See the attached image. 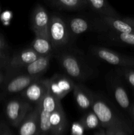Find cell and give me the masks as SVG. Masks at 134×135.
I'll return each instance as SVG.
<instances>
[{"label":"cell","mask_w":134,"mask_h":135,"mask_svg":"<svg viewBox=\"0 0 134 135\" xmlns=\"http://www.w3.org/2000/svg\"><path fill=\"white\" fill-rule=\"evenodd\" d=\"M91 108L99 120L101 126L105 130L116 129H120L127 133L129 132V128L126 123L120 119L104 101L93 98Z\"/></svg>","instance_id":"obj_1"},{"label":"cell","mask_w":134,"mask_h":135,"mask_svg":"<svg viewBox=\"0 0 134 135\" xmlns=\"http://www.w3.org/2000/svg\"><path fill=\"white\" fill-rule=\"evenodd\" d=\"M69 30L65 22L60 17L53 15L50 18L48 34L53 47L65 45L69 39Z\"/></svg>","instance_id":"obj_2"},{"label":"cell","mask_w":134,"mask_h":135,"mask_svg":"<svg viewBox=\"0 0 134 135\" xmlns=\"http://www.w3.org/2000/svg\"><path fill=\"white\" fill-rule=\"evenodd\" d=\"M92 52L100 59L113 65L125 67V69L134 68V58L121 55L118 53L102 47H94Z\"/></svg>","instance_id":"obj_3"},{"label":"cell","mask_w":134,"mask_h":135,"mask_svg":"<svg viewBox=\"0 0 134 135\" xmlns=\"http://www.w3.org/2000/svg\"><path fill=\"white\" fill-rule=\"evenodd\" d=\"M31 109L32 107L28 102L13 100L7 104V117L12 125L18 127L31 112Z\"/></svg>","instance_id":"obj_4"},{"label":"cell","mask_w":134,"mask_h":135,"mask_svg":"<svg viewBox=\"0 0 134 135\" xmlns=\"http://www.w3.org/2000/svg\"><path fill=\"white\" fill-rule=\"evenodd\" d=\"M47 89L57 100H62L74 90L75 84L69 78L60 75H55L52 78L46 79Z\"/></svg>","instance_id":"obj_5"},{"label":"cell","mask_w":134,"mask_h":135,"mask_svg":"<svg viewBox=\"0 0 134 135\" xmlns=\"http://www.w3.org/2000/svg\"><path fill=\"white\" fill-rule=\"evenodd\" d=\"M57 59L64 71L71 78L76 80H84L87 75L78 59L74 55L67 54H60Z\"/></svg>","instance_id":"obj_6"},{"label":"cell","mask_w":134,"mask_h":135,"mask_svg":"<svg viewBox=\"0 0 134 135\" xmlns=\"http://www.w3.org/2000/svg\"><path fill=\"white\" fill-rule=\"evenodd\" d=\"M49 20L48 13L43 7L38 5L34 8L32 14L31 22L32 29L35 36H41L49 38Z\"/></svg>","instance_id":"obj_7"},{"label":"cell","mask_w":134,"mask_h":135,"mask_svg":"<svg viewBox=\"0 0 134 135\" xmlns=\"http://www.w3.org/2000/svg\"><path fill=\"white\" fill-rule=\"evenodd\" d=\"M47 90L46 79L39 80L32 83L22 92V96L27 102L39 104Z\"/></svg>","instance_id":"obj_8"},{"label":"cell","mask_w":134,"mask_h":135,"mask_svg":"<svg viewBox=\"0 0 134 135\" xmlns=\"http://www.w3.org/2000/svg\"><path fill=\"white\" fill-rule=\"evenodd\" d=\"M39 133V115L38 107L32 110L20 123L19 135H38Z\"/></svg>","instance_id":"obj_9"},{"label":"cell","mask_w":134,"mask_h":135,"mask_svg":"<svg viewBox=\"0 0 134 135\" xmlns=\"http://www.w3.org/2000/svg\"><path fill=\"white\" fill-rule=\"evenodd\" d=\"M99 21L104 26L110 28L114 32L126 33V34H134V28L120 17H100Z\"/></svg>","instance_id":"obj_10"},{"label":"cell","mask_w":134,"mask_h":135,"mask_svg":"<svg viewBox=\"0 0 134 135\" xmlns=\"http://www.w3.org/2000/svg\"><path fill=\"white\" fill-rule=\"evenodd\" d=\"M50 133L52 135H62L66 125V118L60 105L50 116Z\"/></svg>","instance_id":"obj_11"},{"label":"cell","mask_w":134,"mask_h":135,"mask_svg":"<svg viewBox=\"0 0 134 135\" xmlns=\"http://www.w3.org/2000/svg\"><path fill=\"white\" fill-rule=\"evenodd\" d=\"M39 55L37 54L31 47L22 50L18 54L15 55L11 61V66L13 68H22L26 67L28 65L38 59Z\"/></svg>","instance_id":"obj_12"},{"label":"cell","mask_w":134,"mask_h":135,"mask_svg":"<svg viewBox=\"0 0 134 135\" xmlns=\"http://www.w3.org/2000/svg\"><path fill=\"white\" fill-rule=\"evenodd\" d=\"M73 92L75 100L81 109L86 110L91 108L94 97L87 89L80 84H75Z\"/></svg>","instance_id":"obj_13"},{"label":"cell","mask_w":134,"mask_h":135,"mask_svg":"<svg viewBox=\"0 0 134 135\" xmlns=\"http://www.w3.org/2000/svg\"><path fill=\"white\" fill-rule=\"evenodd\" d=\"M39 77L22 75L14 78L11 80L7 86V90L10 93H17L24 90L32 83L39 80Z\"/></svg>","instance_id":"obj_14"},{"label":"cell","mask_w":134,"mask_h":135,"mask_svg":"<svg viewBox=\"0 0 134 135\" xmlns=\"http://www.w3.org/2000/svg\"><path fill=\"white\" fill-rule=\"evenodd\" d=\"M87 7L101 17H119L112 7L105 0H86Z\"/></svg>","instance_id":"obj_15"},{"label":"cell","mask_w":134,"mask_h":135,"mask_svg":"<svg viewBox=\"0 0 134 135\" xmlns=\"http://www.w3.org/2000/svg\"><path fill=\"white\" fill-rule=\"evenodd\" d=\"M51 57L52 54L45 55V56H40L31 64L26 66L25 67L26 75L39 77L41 75H42L48 68Z\"/></svg>","instance_id":"obj_16"},{"label":"cell","mask_w":134,"mask_h":135,"mask_svg":"<svg viewBox=\"0 0 134 135\" xmlns=\"http://www.w3.org/2000/svg\"><path fill=\"white\" fill-rule=\"evenodd\" d=\"M50 6L60 10L78 11L87 7L86 0H52L48 1Z\"/></svg>","instance_id":"obj_17"},{"label":"cell","mask_w":134,"mask_h":135,"mask_svg":"<svg viewBox=\"0 0 134 135\" xmlns=\"http://www.w3.org/2000/svg\"><path fill=\"white\" fill-rule=\"evenodd\" d=\"M31 48L39 56H45L51 54L54 47L49 38L41 36H35L32 42Z\"/></svg>","instance_id":"obj_18"},{"label":"cell","mask_w":134,"mask_h":135,"mask_svg":"<svg viewBox=\"0 0 134 135\" xmlns=\"http://www.w3.org/2000/svg\"><path fill=\"white\" fill-rule=\"evenodd\" d=\"M61 104H60V100H57L55 96H53L51 92L47 89L45 95L42 99L41 102L37 105V106L42 110L52 113Z\"/></svg>","instance_id":"obj_19"},{"label":"cell","mask_w":134,"mask_h":135,"mask_svg":"<svg viewBox=\"0 0 134 135\" xmlns=\"http://www.w3.org/2000/svg\"><path fill=\"white\" fill-rule=\"evenodd\" d=\"M90 27L89 22L80 17H75L70 20L68 30L74 35H79L88 30Z\"/></svg>","instance_id":"obj_20"},{"label":"cell","mask_w":134,"mask_h":135,"mask_svg":"<svg viewBox=\"0 0 134 135\" xmlns=\"http://www.w3.org/2000/svg\"><path fill=\"white\" fill-rule=\"evenodd\" d=\"M114 95L116 101L121 108L124 109H128L130 108V99L126 90L122 86H115L114 88Z\"/></svg>","instance_id":"obj_21"},{"label":"cell","mask_w":134,"mask_h":135,"mask_svg":"<svg viewBox=\"0 0 134 135\" xmlns=\"http://www.w3.org/2000/svg\"><path fill=\"white\" fill-rule=\"evenodd\" d=\"M80 123L82 125L84 129L86 130L95 129L101 126L99 120L93 112H89L84 115L80 119Z\"/></svg>","instance_id":"obj_22"},{"label":"cell","mask_w":134,"mask_h":135,"mask_svg":"<svg viewBox=\"0 0 134 135\" xmlns=\"http://www.w3.org/2000/svg\"><path fill=\"white\" fill-rule=\"evenodd\" d=\"M112 37L117 42L134 46V34L114 32Z\"/></svg>","instance_id":"obj_23"},{"label":"cell","mask_w":134,"mask_h":135,"mask_svg":"<svg viewBox=\"0 0 134 135\" xmlns=\"http://www.w3.org/2000/svg\"><path fill=\"white\" fill-rule=\"evenodd\" d=\"M84 128L82 125L78 123H74L71 128V134L72 135H85Z\"/></svg>","instance_id":"obj_24"},{"label":"cell","mask_w":134,"mask_h":135,"mask_svg":"<svg viewBox=\"0 0 134 135\" xmlns=\"http://www.w3.org/2000/svg\"><path fill=\"white\" fill-rule=\"evenodd\" d=\"M122 73L126 77V80L134 88V71L130 69H123Z\"/></svg>","instance_id":"obj_25"},{"label":"cell","mask_w":134,"mask_h":135,"mask_svg":"<svg viewBox=\"0 0 134 135\" xmlns=\"http://www.w3.org/2000/svg\"><path fill=\"white\" fill-rule=\"evenodd\" d=\"M106 131L107 132L109 135H127L126 132L120 130V129H112L106 130Z\"/></svg>","instance_id":"obj_26"},{"label":"cell","mask_w":134,"mask_h":135,"mask_svg":"<svg viewBox=\"0 0 134 135\" xmlns=\"http://www.w3.org/2000/svg\"><path fill=\"white\" fill-rule=\"evenodd\" d=\"M123 20L124 21H126L127 23H128L129 25H131L134 28V18H130V17H126V18H123Z\"/></svg>","instance_id":"obj_27"},{"label":"cell","mask_w":134,"mask_h":135,"mask_svg":"<svg viewBox=\"0 0 134 135\" xmlns=\"http://www.w3.org/2000/svg\"><path fill=\"white\" fill-rule=\"evenodd\" d=\"M0 135H13L12 133L7 129H3L0 130Z\"/></svg>","instance_id":"obj_28"},{"label":"cell","mask_w":134,"mask_h":135,"mask_svg":"<svg viewBox=\"0 0 134 135\" xmlns=\"http://www.w3.org/2000/svg\"><path fill=\"white\" fill-rule=\"evenodd\" d=\"M95 135H109L106 130H100L99 131L95 133Z\"/></svg>","instance_id":"obj_29"},{"label":"cell","mask_w":134,"mask_h":135,"mask_svg":"<svg viewBox=\"0 0 134 135\" xmlns=\"http://www.w3.org/2000/svg\"><path fill=\"white\" fill-rule=\"evenodd\" d=\"M131 114H132L133 119V121H134V103H133V104L132 107H131Z\"/></svg>","instance_id":"obj_30"},{"label":"cell","mask_w":134,"mask_h":135,"mask_svg":"<svg viewBox=\"0 0 134 135\" xmlns=\"http://www.w3.org/2000/svg\"><path fill=\"white\" fill-rule=\"evenodd\" d=\"M3 46V42L0 40V49H1Z\"/></svg>","instance_id":"obj_31"},{"label":"cell","mask_w":134,"mask_h":135,"mask_svg":"<svg viewBox=\"0 0 134 135\" xmlns=\"http://www.w3.org/2000/svg\"><path fill=\"white\" fill-rule=\"evenodd\" d=\"M1 51H0V59H1Z\"/></svg>","instance_id":"obj_32"},{"label":"cell","mask_w":134,"mask_h":135,"mask_svg":"<svg viewBox=\"0 0 134 135\" xmlns=\"http://www.w3.org/2000/svg\"><path fill=\"white\" fill-rule=\"evenodd\" d=\"M0 82H1V77H0Z\"/></svg>","instance_id":"obj_33"}]
</instances>
